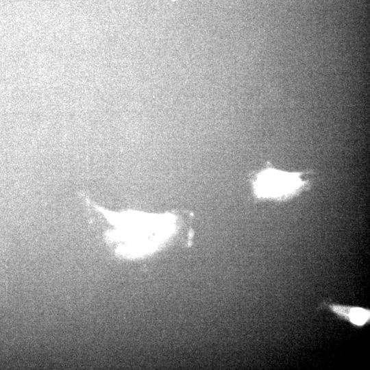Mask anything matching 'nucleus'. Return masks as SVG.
<instances>
[{
	"mask_svg": "<svg viewBox=\"0 0 370 370\" xmlns=\"http://www.w3.org/2000/svg\"><path fill=\"white\" fill-rule=\"evenodd\" d=\"M108 217L117 227L113 238L122 243L119 252L128 257L152 251L168 237L173 229V220L169 217L130 212L108 214Z\"/></svg>",
	"mask_w": 370,
	"mask_h": 370,
	"instance_id": "nucleus-1",
	"label": "nucleus"
},
{
	"mask_svg": "<svg viewBox=\"0 0 370 370\" xmlns=\"http://www.w3.org/2000/svg\"><path fill=\"white\" fill-rule=\"evenodd\" d=\"M302 173L286 172L267 166L253 180L254 196L259 199L286 200L295 196L307 184Z\"/></svg>",
	"mask_w": 370,
	"mask_h": 370,
	"instance_id": "nucleus-2",
	"label": "nucleus"
},
{
	"mask_svg": "<svg viewBox=\"0 0 370 370\" xmlns=\"http://www.w3.org/2000/svg\"><path fill=\"white\" fill-rule=\"evenodd\" d=\"M330 309L340 317L349 321L356 325H362L369 321V310L360 307L330 305Z\"/></svg>",
	"mask_w": 370,
	"mask_h": 370,
	"instance_id": "nucleus-3",
	"label": "nucleus"
}]
</instances>
